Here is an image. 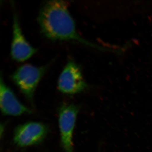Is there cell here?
I'll list each match as a JSON object with an SVG mask.
<instances>
[{
  "instance_id": "cell-2",
  "label": "cell",
  "mask_w": 152,
  "mask_h": 152,
  "mask_svg": "<svg viewBox=\"0 0 152 152\" xmlns=\"http://www.w3.org/2000/svg\"><path fill=\"white\" fill-rule=\"evenodd\" d=\"M51 63L41 66L26 64L12 74L11 78L29 100H33L38 84Z\"/></svg>"
},
{
  "instance_id": "cell-6",
  "label": "cell",
  "mask_w": 152,
  "mask_h": 152,
  "mask_svg": "<svg viewBox=\"0 0 152 152\" xmlns=\"http://www.w3.org/2000/svg\"><path fill=\"white\" fill-rule=\"evenodd\" d=\"M48 129L46 125L37 122L19 125L15 130L14 142L20 147L37 145L43 140L48 134Z\"/></svg>"
},
{
  "instance_id": "cell-1",
  "label": "cell",
  "mask_w": 152,
  "mask_h": 152,
  "mask_svg": "<svg viewBox=\"0 0 152 152\" xmlns=\"http://www.w3.org/2000/svg\"><path fill=\"white\" fill-rule=\"evenodd\" d=\"M68 5V2L64 1H48L43 4L38 16L42 34L52 40L74 41L99 49L79 34Z\"/></svg>"
},
{
  "instance_id": "cell-5",
  "label": "cell",
  "mask_w": 152,
  "mask_h": 152,
  "mask_svg": "<svg viewBox=\"0 0 152 152\" xmlns=\"http://www.w3.org/2000/svg\"><path fill=\"white\" fill-rule=\"evenodd\" d=\"M11 5L13 10V26L10 54L13 59L21 62L32 56L37 50L32 46L25 38L20 27L13 2L12 1Z\"/></svg>"
},
{
  "instance_id": "cell-3",
  "label": "cell",
  "mask_w": 152,
  "mask_h": 152,
  "mask_svg": "<svg viewBox=\"0 0 152 152\" xmlns=\"http://www.w3.org/2000/svg\"><path fill=\"white\" fill-rule=\"evenodd\" d=\"M58 86L61 92L67 95L76 94L86 88L88 86L81 69L77 63L73 61L68 62L59 77Z\"/></svg>"
},
{
  "instance_id": "cell-4",
  "label": "cell",
  "mask_w": 152,
  "mask_h": 152,
  "mask_svg": "<svg viewBox=\"0 0 152 152\" xmlns=\"http://www.w3.org/2000/svg\"><path fill=\"white\" fill-rule=\"evenodd\" d=\"M78 112L77 106L73 104L63 105L59 110L61 142L65 152H73V136Z\"/></svg>"
},
{
  "instance_id": "cell-7",
  "label": "cell",
  "mask_w": 152,
  "mask_h": 152,
  "mask_svg": "<svg viewBox=\"0 0 152 152\" xmlns=\"http://www.w3.org/2000/svg\"><path fill=\"white\" fill-rule=\"evenodd\" d=\"M0 107L1 111L5 115L18 116L32 112L20 102L13 91L7 86L1 74L0 79Z\"/></svg>"
}]
</instances>
